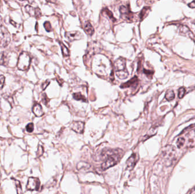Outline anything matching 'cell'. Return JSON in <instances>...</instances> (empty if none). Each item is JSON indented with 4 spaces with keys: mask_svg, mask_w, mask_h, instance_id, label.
I'll list each match as a JSON object with an SVG mask.
<instances>
[{
    "mask_svg": "<svg viewBox=\"0 0 195 194\" xmlns=\"http://www.w3.org/2000/svg\"><path fill=\"white\" fill-rule=\"evenodd\" d=\"M84 30L87 34L89 35H92L94 33V29L93 26L89 22H86L85 24Z\"/></svg>",
    "mask_w": 195,
    "mask_h": 194,
    "instance_id": "obj_16",
    "label": "cell"
},
{
    "mask_svg": "<svg viewBox=\"0 0 195 194\" xmlns=\"http://www.w3.org/2000/svg\"><path fill=\"white\" fill-rule=\"evenodd\" d=\"M5 78L4 75H0V89H2L4 86Z\"/></svg>",
    "mask_w": 195,
    "mask_h": 194,
    "instance_id": "obj_25",
    "label": "cell"
},
{
    "mask_svg": "<svg viewBox=\"0 0 195 194\" xmlns=\"http://www.w3.org/2000/svg\"><path fill=\"white\" fill-rule=\"evenodd\" d=\"M194 41H195V37H194Z\"/></svg>",
    "mask_w": 195,
    "mask_h": 194,
    "instance_id": "obj_35",
    "label": "cell"
},
{
    "mask_svg": "<svg viewBox=\"0 0 195 194\" xmlns=\"http://www.w3.org/2000/svg\"><path fill=\"white\" fill-rule=\"evenodd\" d=\"M50 83V81H45V83H44L42 84V88L43 90H45L46 88V87L48 86V85Z\"/></svg>",
    "mask_w": 195,
    "mask_h": 194,
    "instance_id": "obj_30",
    "label": "cell"
},
{
    "mask_svg": "<svg viewBox=\"0 0 195 194\" xmlns=\"http://www.w3.org/2000/svg\"><path fill=\"white\" fill-rule=\"evenodd\" d=\"M44 27L46 31H48V32L51 31V26L49 22H45L44 24Z\"/></svg>",
    "mask_w": 195,
    "mask_h": 194,
    "instance_id": "obj_27",
    "label": "cell"
},
{
    "mask_svg": "<svg viewBox=\"0 0 195 194\" xmlns=\"http://www.w3.org/2000/svg\"><path fill=\"white\" fill-rule=\"evenodd\" d=\"M73 98L76 100H81L83 101L87 102V100L85 97L82 95L81 93H75L73 94Z\"/></svg>",
    "mask_w": 195,
    "mask_h": 194,
    "instance_id": "obj_19",
    "label": "cell"
},
{
    "mask_svg": "<svg viewBox=\"0 0 195 194\" xmlns=\"http://www.w3.org/2000/svg\"><path fill=\"white\" fill-rule=\"evenodd\" d=\"M10 42V34L4 26L0 25V47H7Z\"/></svg>",
    "mask_w": 195,
    "mask_h": 194,
    "instance_id": "obj_6",
    "label": "cell"
},
{
    "mask_svg": "<svg viewBox=\"0 0 195 194\" xmlns=\"http://www.w3.org/2000/svg\"><path fill=\"white\" fill-rule=\"evenodd\" d=\"M139 83V79L137 76H135L134 78L131 79L130 80L127 81L125 83H123L122 84L121 87L122 88H126L129 87H133L134 88H136V87L138 85Z\"/></svg>",
    "mask_w": 195,
    "mask_h": 194,
    "instance_id": "obj_12",
    "label": "cell"
},
{
    "mask_svg": "<svg viewBox=\"0 0 195 194\" xmlns=\"http://www.w3.org/2000/svg\"><path fill=\"white\" fill-rule=\"evenodd\" d=\"M180 32L181 33V34L183 35H187V36H191V35H193L192 32H191L190 29H189L187 27L184 26H182V27L180 28Z\"/></svg>",
    "mask_w": 195,
    "mask_h": 194,
    "instance_id": "obj_17",
    "label": "cell"
},
{
    "mask_svg": "<svg viewBox=\"0 0 195 194\" xmlns=\"http://www.w3.org/2000/svg\"><path fill=\"white\" fill-rule=\"evenodd\" d=\"M26 130L29 133H31L34 130V124L33 123L28 124L26 126Z\"/></svg>",
    "mask_w": 195,
    "mask_h": 194,
    "instance_id": "obj_23",
    "label": "cell"
},
{
    "mask_svg": "<svg viewBox=\"0 0 195 194\" xmlns=\"http://www.w3.org/2000/svg\"><path fill=\"white\" fill-rule=\"evenodd\" d=\"M40 181L38 178L30 177L28 179L26 190L28 191H38L40 187Z\"/></svg>",
    "mask_w": 195,
    "mask_h": 194,
    "instance_id": "obj_7",
    "label": "cell"
},
{
    "mask_svg": "<svg viewBox=\"0 0 195 194\" xmlns=\"http://www.w3.org/2000/svg\"><path fill=\"white\" fill-rule=\"evenodd\" d=\"M144 73L147 75H152V72H151L150 71H148V70H144Z\"/></svg>",
    "mask_w": 195,
    "mask_h": 194,
    "instance_id": "obj_31",
    "label": "cell"
},
{
    "mask_svg": "<svg viewBox=\"0 0 195 194\" xmlns=\"http://www.w3.org/2000/svg\"><path fill=\"white\" fill-rule=\"evenodd\" d=\"M59 44L61 46V48L62 50V54L64 57L68 56L70 55V51L68 50V48L65 46L64 43H62V42H59Z\"/></svg>",
    "mask_w": 195,
    "mask_h": 194,
    "instance_id": "obj_20",
    "label": "cell"
},
{
    "mask_svg": "<svg viewBox=\"0 0 195 194\" xmlns=\"http://www.w3.org/2000/svg\"><path fill=\"white\" fill-rule=\"evenodd\" d=\"M189 6L191 8H195V4H193V2H191V4H189Z\"/></svg>",
    "mask_w": 195,
    "mask_h": 194,
    "instance_id": "obj_32",
    "label": "cell"
},
{
    "mask_svg": "<svg viewBox=\"0 0 195 194\" xmlns=\"http://www.w3.org/2000/svg\"><path fill=\"white\" fill-rule=\"evenodd\" d=\"M25 10L26 11V13L29 14L30 16L37 17L38 16L41 15V12H40L39 9H36L31 7L29 5H27L25 7Z\"/></svg>",
    "mask_w": 195,
    "mask_h": 194,
    "instance_id": "obj_14",
    "label": "cell"
},
{
    "mask_svg": "<svg viewBox=\"0 0 195 194\" xmlns=\"http://www.w3.org/2000/svg\"><path fill=\"white\" fill-rule=\"evenodd\" d=\"M48 100H49L48 99V98H47V97L46 95V93H44V94H43V97H42V102H44V104L45 105H46V104L48 103Z\"/></svg>",
    "mask_w": 195,
    "mask_h": 194,
    "instance_id": "obj_28",
    "label": "cell"
},
{
    "mask_svg": "<svg viewBox=\"0 0 195 194\" xmlns=\"http://www.w3.org/2000/svg\"><path fill=\"white\" fill-rule=\"evenodd\" d=\"M185 144V138L183 137H180L178 139H177V141L176 142V145L177 147L179 149H180L182 148V146H183V145Z\"/></svg>",
    "mask_w": 195,
    "mask_h": 194,
    "instance_id": "obj_21",
    "label": "cell"
},
{
    "mask_svg": "<svg viewBox=\"0 0 195 194\" xmlns=\"http://www.w3.org/2000/svg\"><path fill=\"white\" fill-rule=\"evenodd\" d=\"M65 36L71 42L81 39L83 38V35L81 33L78 31L67 32L65 34Z\"/></svg>",
    "mask_w": 195,
    "mask_h": 194,
    "instance_id": "obj_10",
    "label": "cell"
},
{
    "mask_svg": "<svg viewBox=\"0 0 195 194\" xmlns=\"http://www.w3.org/2000/svg\"><path fill=\"white\" fill-rule=\"evenodd\" d=\"M43 153H44V148H43L42 146H40L39 145L38 149V151H37V155L38 157H39V156L42 155Z\"/></svg>",
    "mask_w": 195,
    "mask_h": 194,
    "instance_id": "obj_26",
    "label": "cell"
},
{
    "mask_svg": "<svg viewBox=\"0 0 195 194\" xmlns=\"http://www.w3.org/2000/svg\"><path fill=\"white\" fill-rule=\"evenodd\" d=\"M115 70L116 75L120 79H125L128 78L129 73L126 68V60L123 58H119L115 62Z\"/></svg>",
    "mask_w": 195,
    "mask_h": 194,
    "instance_id": "obj_3",
    "label": "cell"
},
{
    "mask_svg": "<svg viewBox=\"0 0 195 194\" xmlns=\"http://www.w3.org/2000/svg\"><path fill=\"white\" fill-rule=\"evenodd\" d=\"M185 143L188 148L195 147V129L189 131L185 135Z\"/></svg>",
    "mask_w": 195,
    "mask_h": 194,
    "instance_id": "obj_8",
    "label": "cell"
},
{
    "mask_svg": "<svg viewBox=\"0 0 195 194\" xmlns=\"http://www.w3.org/2000/svg\"><path fill=\"white\" fill-rule=\"evenodd\" d=\"M106 158L101 165V169L105 171L117 164L124 154L123 151L120 149L108 150L105 153Z\"/></svg>",
    "mask_w": 195,
    "mask_h": 194,
    "instance_id": "obj_1",
    "label": "cell"
},
{
    "mask_svg": "<svg viewBox=\"0 0 195 194\" xmlns=\"http://www.w3.org/2000/svg\"><path fill=\"white\" fill-rule=\"evenodd\" d=\"M147 9H148L147 8H145L142 10L141 13H140V18H141V19H143V18H144V14H145L146 11H147Z\"/></svg>",
    "mask_w": 195,
    "mask_h": 194,
    "instance_id": "obj_29",
    "label": "cell"
},
{
    "mask_svg": "<svg viewBox=\"0 0 195 194\" xmlns=\"http://www.w3.org/2000/svg\"><path fill=\"white\" fill-rule=\"evenodd\" d=\"M165 98L168 101L172 100H173L175 98V94L174 93V91L171 89L168 90L167 92H166Z\"/></svg>",
    "mask_w": 195,
    "mask_h": 194,
    "instance_id": "obj_18",
    "label": "cell"
},
{
    "mask_svg": "<svg viewBox=\"0 0 195 194\" xmlns=\"http://www.w3.org/2000/svg\"><path fill=\"white\" fill-rule=\"evenodd\" d=\"M14 182H15V184L17 187V193H22V189H21V184H20V182L17 180H14Z\"/></svg>",
    "mask_w": 195,
    "mask_h": 194,
    "instance_id": "obj_24",
    "label": "cell"
},
{
    "mask_svg": "<svg viewBox=\"0 0 195 194\" xmlns=\"http://www.w3.org/2000/svg\"><path fill=\"white\" fill-rule=\"evenodd\" d=\"M194 24V25H195V21L194 22V24Z\"/></svg>",
    "mask_w": 195,
    "mask_h": 194,
    "instance_id": "obj_34",
    "label": "cell"
},
{
    "mask_svg": "<svg viewBox=\"0 0 195 194\" xmlns=\"http://www.w3.org/2000/svg\"><path fill=\"white\" fill-rule=\"evenodd\" d=\"M13 59H17V54L14 52H2L0 53V65L14 67L15 65L11 62Z\"/></svg>",
    "mask_w": 195,
    "mask_h": 194,
    "instance_id": "obj_4",
    "label": "cell"
},
{
    "mask_svg": "<svg viewBox=\"0 0 195 194\" xmlns=\"http://www.w3.org/2000/svg\"><path fill=\"white\" fill-rule=\"evenodd\" d=\"M70 128L74 132L82 133L85 128V123L82 121H74L70 125Z\"/></svg>",
    "mask_w": 195,
    "mask_h": 194,
    "instance_id": "obj_9",
    "label": "cell"
},
{
    "mask_svg": "<svg viewBox=\"0 0 195 194\" xmlns=\"http://www.w3.org/2000/svg\"><path fill=\"white\" fill-rule=\"evenodd\" d=\"M120 12L122 14V17L124 19L130 20L133 18V14L128 9L127 7L125 6H121L120 8Z\"/></svg>",
    "mask_w": 195,
    "mask_h": 194,
    "instance_id": "obj_11",
    "label": "cell"
},
{
    "mask_svg": "<svg viewBox=\"0 0 195 194\" xmlns=\"http://www.w3.org/2000/svg\"><path fill=\"white\" fill-rule=\"evenodd\" d=\"M185 88L184 87H181L179 89V98L180 99L183 98L185 93Z\"/></svg>",
    "mask_w": 195,
    "mask_h": 194,
    "instance_id": "obj_22",
    "label": "cell"
},
{
    "mask_svg": "<svg viewBox=\"0 0 195 194\" xmlns=\"http://www.w3.org/2000/svg\"><path fill=\"white\" fill-rule=\"evenodd\" d=\"M33 112L36 116L39 117L44 115V110H43L41 105L39 104L36 103L33 107Z\"/></svg>",
    "mask_w": 195,
    "mask_h": 194,
    "instance_id": "obj_15",
    "label": "cell"
},
{
    "mask_svg": "<svg viewBox=\"0 0 195 194\" xmlns=\"http://www.w3.org/2000/svg\"><path fill=\"white\" fill-rule=\"evenodd\" d=\"M136 162V155L135 154H133L126 161V166L128 170H132L134 167Z\"/></svg>",
    "mask_w": 195,
    "mask_h": 194,
    "instance_id": "obj_13",
    "label": "cell"
},
{
    "mask_svg": "<svg viewBox=\"0 0 195 194\" xmlns=\"http://www.w3.org/2000/svg\"><path fill=\"white\" fill-rule=\"evenodd\" d=\"M30 64V57L26 52H22L18 58L17 66L21 71H26L29 68Z\"/></svg>",
    "mask_w": 195,
    "mask_h": 194,
    "instance_id": "obj_5",
    "label": "cell"
},
{
    "mask_svg": "<svg viewBox=\"0 0 195 194\" xmlns=\"http://www.w3.org/2000/svg\"><path fill=\"white\" fill-rule=\"evenodd\" d=\"M177 150L176 147L172 145H167L163 149L162 158L166 166H170L172 165L176 159Z\"/></svg>",
    "mask_w": 195,
    "mask_h": 194,
    "instance_id": "obj_2",
    "label": "cell"
},
{
    "mask_svg": "<svg viewBox=\"0 0 195 194\" xmlns=\"http://www.w3.org/2000/svg\"><path fill=\"white\" fill-rule=\"evenodd\" d=\"M191 193H195V188L194 189H193V190L191 191Z\"/></svg>",
    "mask_w": 195,
    "mask_h": 194,
    "instance_id": "obj_33",
    "label": "cell"
}]
</instances>
